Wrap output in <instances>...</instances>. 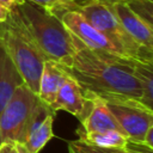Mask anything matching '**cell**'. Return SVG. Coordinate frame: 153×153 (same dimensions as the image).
Wrapping results in <instances>:
<instances>
[{
    "label": "cell",
    "instance_id": "1",
    "mask_svg": "<svg viewBox=\"0 0 153 153\" xmlns=\"http://www.w3.org/2000/svg\"><path fill=\"white\" fill-rule=\"evenodd\" d=\"M73 41L72 62L68 67H62L80 85L85 94L103 99L133 98L142 102L140 84L130 68L134 59L116 54L96 53L74 35Z\"/></svg>",
    "mask_w": 153,
    "mask_h": 153
},
{
    "label": "cell",
    "instance_id": "2",
    "mask_svg": "<svg viewBox=\"0 0 153 153\" xmlns=\"http://www.w3.org/2000/svg\"><path fill=\"white\" fill-rule=\"evenodd\" d=\"M12 11L47 60H53L63 67L71 65L74 54L73 35L57 14L27 0Z\"/></svg>",
    "mask_w": 153,
    "mask_h": 153
},
{
    "label": "cell",
    "instance_id": "3",
    "mask_svg": "<svg viewBox=\"0 0 153 153\" xmlns=\"http://www.w3.org/2000/svg\"><path fill=\"white\" fill-rule=\"evenodd\" d=\"M0 41L23 82L37 94L42 68L47 57L13 11H10L7 19L0 24Z\"/></svg>",
    "mask_w": 153,
    "mask_h": 153
},
{
    "label": "cell",
    "instance_id": "4",
    "mask_svg": "<svg viewBox=\"0 0 153 153\" xmlns=\"http://www.w3.org/2000/svg\"><path fill=\"white\" fill-rule=\"evenodd\" d=\"M72 10L79 12L97 30L105 35L122 55L142 61H153V51L140 45L126 31L110 4L102 0H88Z\"/></svg>",
    "mask_w": 153,
    "mask_h": 153
},
{
    "label": "cell",
    "instance_id": "5",
    "mask_svg": "<svg viewBox=\"0 0 153 153\" xmlns=\"http://www.w3.org/2000/svg\"><path fill=\"white\" fill-rule=\"evenodd\" d=\"M38 103V96L24 82L16 88L0 115V145L20 142L25 127Z\"/></svg>",
    "mask_w": 153,
    "mask_h": 153
},
{
    "label": "cell",
    "instance_id": "6",
    "mask_svg": "<svg viewBox=\"0 0 153 153\" xmlns=\"http://www.w3.org/2000/svg\"><path fill=\"white\" fill-rule=\"evenodd\" d=\"M103 100L128 141L143 145V137L153 126V109L133 98H106Z\"/></svg>",
    "mask_w": 153,
    "mask_h": 153
},
{
    "label": "cell",
    "instance_id": "7",
    "mask_svg": "<svg viewBox=\"0 0 153 153\" xmlns=\"http://www.w3.org/2000/svg\"><path fill=\"white\" fill-rule=\"evenodd\" d=\"M56 112L39 99L23 133L19 145L27 153H39L42 148L54 137L53 122Z\"/></svg>",
    "mask_w": 153,
    "mask_h": 153
},
{
    "label": "cell",
    "instance_id": "8",
    "mask_svg": "<svg viewBox=\"0 0 153 153\" xmlns=\"http://www.w3.org/2000/svg\"><path fill=\"white\" fill-rule=\"evenodd\" d=\"M66 27L86 47L96 53L122 55L121 51L109 41V38L87 22L79 12L74 10H65L59 16ZM124 56V55H122Z\"/></svg>",
    "mask_w": 153,
    "mask_h": 153
},
{
    "label": "cell",
    "instance_id": "9",
    "mask_svg": "<svg viewBox=\"0 0 153 153\" xmlns=\"http://www.w3.org/2000/svg\"><path fill=\"white\" fill-rule=\"evenodd\" d=\"M87 98V109L84 118L80 121V127L76 129L78 133H92V131H108L115 130L122 133L124 136L122 128L109 111L104 100L97 96L85 94ZM127 137V136H126Z\"/></svg>",
    "mask_w": 153,
    "mask_h": 153
},
{
    "label": "cell",
    "instance_id": "10",
    "mask_svg": "<svg viewBox=\"0 0 153 153\" xmlns=\"http://www.w3.org/2000/svg\"><path fill=\"white\" fill-rule=\"evenodd\" d=\"M86 105L87 98L82 88L71 75H68L66 81L57 91L54 102L50 104V108L55 112L59 110L69 112L81 121L86 112Z\"/></svg>",
    "mask_w": 153,
    "mask_h": 153
},
{
    "label": "cell",
    "instance_id": "11",
    "mask_svg": "<svg viewBox=\"0 0 153 153\" xmlns=\"http://www.w3.org/2000/svg\"><path fill=\"white\" fill-rule=\"evenodd\" d=\"M110 6L126 31L140 45L153 51V27L136 16L124 1H117Z\"/></svg>",
    "mask_w": 153,
    "mask_h": 153
},
{
    "label": "cell",
    "instance_id": "12",
    "mask_svg": "<svg viewBox=\"0 0 153 153\" xmlns=\"http://www.w3.org/2000/svg\"><path fill=\"white\" fill-rule=\"evenodd\" d=\"M67 78L68 74L60 63L53 60H45L39 78V85L37 91L38 98L50 106V104L55 99L57 91Z\"/></svg>",
    "mask_w": 153,
    "mask_h": 153
},
{
    "label": "cell",
    "instance_id": "13",
    "mask_svg": "<svg viewBox=\"0 0 153 153\" xmlns=\"http://www.w3.org/2000/svg\"><path fill=\"white\" fill-rule=\"evenodd\" d=\"M23 79L0 41V115Z\"/></svg>",
    "mask_w": 153,
    "mask_h": 153
},
{
    "label": "cell",
    "instance_id": "14",
    "mask_svg": "<svg viewBox=\"0 0 153 153\" xmlns=\"http://www.w3.org/2000/svg\"><path fill=\"white\" fill-rule=\"evenodd\" d=\"M131 72L140 84L142 91V103L153 109V61L133 60Z\"/></svg>",
    "mask_w": 153,
    "mask_h": 153
},
{
    "label": "cell",
    "instance_id": "15",
    "mask_svg": "<svg viewBox=\"0 0 153 153\" xmlns=\"http://www.w3.org/2000/svg\"><path fill=\"white\" fill-rule=\"evenodd\" d=\"M78 140L105 148H123L127 146L128 139L118 131L108 130V131H92V133H78Z\"/></svg>",
    "mask_w": 153,
    "mask_h": 153
},
{
    "label": "cell",
    "instance_id": "16",
    "mask_svg": "<svg viewBox=\"0 0 153 153\" xmlns=\"http://www.w3.org/2000/svg\"><path fill=\"white\" fill-rule=\"evenodd\" d=\"M127 6L153 27V0H126Z\"/></svg>",
    "mask_w": 153,
    "mask_h": 153
},
{
    "label": "cell",
    "instance_id": "17",
    "mask_svg": "<svg viewBox=\"0 0 153 153\" xmlns=\"http://www.w3.org/2000/svg\"><path fill=\"white\" fill-rule=\"evenodd\" d=\"M27 1H31V2H35L37 5H41L44 8L54 12L57 16H60V13L66 10L65 5L60 0H27Z\"/></svg>",
    "mask_w": 153,
    "mask_h": 153
},
{
    "label": "cell",
    "instance_id": "18",
    "mask_svg": "<svg viewBox=\"0 0 153 153\" xmlns=\"http://www.w3.org/2000/svg\"><path fill=\"white\" fill-rule=\"evenodd\" d=\"M68 153H93L88 146L80 141V140H74V141H69L68 142Z\"/></svg>",
    "mask_w": 153,
    "mask_h": 153
},
{
    "label": "cell",
    "instance_id": "19",
    "mask_svg": "<svg viewBox=\"0 0 153 153\" xmlns=\"http://www.w3.org/2000/svg\"><path fill=\"white\" fill-rule=\"evenodd\" d=\"M0 153H27L25 148L17 142H5L0 145Z\"/></svg>",
    "mask_w": 153,
    "mask_h": 153
},
{
    "label": "cell",
    "instance_id": "20",
    "mask_svg": "<svg viewBox=\"0 0 153 153\" xmlns=\"http://www.w3.org/2000/svg\"><path fill=\"white\" fill-rule=\"evenodd\" d=\"M24 0H0V5L4 6L6 10L12 11L13 8H16L18 5H20Z\"/></svg>",
    "mask_w": 153,
    "mask_h": 153
},
{
    "label": "cell",
    "instance_id": "21",
    "mask_svg": "<svg viewBox=\"0 0 153 153\" xmlns=\"http://www.w3.org/2000/svg\"><path fill=\"white\" fill-rule=\"evenodd\" d=\"M143 145L153 149V126L147 130V133L143 137Z\"/></svg>",
    "mask_w": 153,
    "mask_h": 153
},
{
    "label": "cell",
    "instance_id": "22",
    "mask_svg": "<svg viewBox=\"0 0 153 153\" xmlns=\"http://www.w3.org/2000/svg\"><path fill=\"white\" fill-rule=\"evenodd\" d=\"M60 1L65 5L66 10H72L73 7L78 6V5H81V4H84L88 0H60Z\"/></svg>",
    "mask_w": 153,
    "mask_h": 153
},
{
    "label": "cell",
    "instance_id": "23",
    "mask_svg": "<svg viewBox=\"0 0 153 153\" xmlns=\"http://www.w3.org/2000/svg\"><path fill=\"white\" fill-rule=\"evenodd\" d=\"M8 14H10V11H8V10H6L4 6H1V5H0V24H1V23H4V22L7 19Z\"/></svg>",
    "mask_w": 153,
    "mask_h": 153
},
{
    "label": "cell",
    "instance_id": "24",
    "mask_svg": "<svg viewBox=\"0 0 153 153\" xmlns=\"http://www.w3.org/2000/svg\"><path fill=\"white\" fill-rule=\"evenodd\" d=\"M104 2H108V4H114V2H117V1H126V0H102Z\"/></svg>",
    "mask_w": 153,
    "mask_h": 153
}]
</instances>
